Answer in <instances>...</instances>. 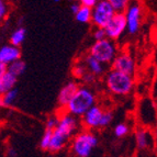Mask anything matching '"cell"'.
I'll list each match as a JSON object with an SVG mask.
<instances>
[{
	"label": "cell",
	"mask_w": 157,
	"mask_h": 157,
	"mask_svg": "<svg viewBox=\"0 0 157 157\" xmlns=\"http://www.w3.org/2000/svg\"><path fill=\"white\" fill-rule=\"evenodd\" d=\"M78 128V121L71 114H64L58 118L56 128L53 130L48 152L57 153L65 147L71 136L75 134Z\"/></svg>",
	"instance_id": "obj_1"
},
{
	"label": "cell",
	"mask_w": 157,
	"mask_h": 157,
	"mask_svg": "<svg viewBox=\"0 0 157 157\" xmlns=\"http://www.w3.org/2000/svg\"><path fill=\"white\" fill-rule=\"evenodd\" d=\"M96 103V96L94 91L87 87H79L76 94L66 105L68 114L73 117H82Z\"/></svg>",
	"instance_id": "obj_2"
},
{
	"label": "cell",
	"mask_w": 157,
	"mask_h": 157,
	"mask_svg": "<svg viewBox=\"0 0 157 157\" xmlns=\"http://www.w3.org/2000/svg\"><path fill=\"white\" fill-rule=\"evenodd\" d=\"M105 86L109 91L117 96H126L134 87V79L130 75L111 69L105 76Z\"/></svg>",
	"instance_id": "obj_3"
},
{
	"label": "cell",
	"mask_w": 157,
	"mask_h": 157,
	"mask_svg": "<svg viewBox=\"0 0 157 157\" xmlns=\"http://www.w3.org/2000/svg\"><path fill=\"white\" fill-rule=\"evenodd\" d=\"M118 53L119 51L115 43L109 39H105L102 41L94 42L91 45L89 55L94 59H97L102 65H108V64H112Z\"/></svg>",
	"instance_id": "obj_4"
},
{
	"label": "cell",
	"mask_w": 157,
	"mask_h": 157,
	"mask_svg": "<svg viewBox=\"0 0 157 157\" xmlns=\"http://www.w3.org/2000/svg\"><path fill=\"white\" fill-rule=\"evenodd\" d=\"M98 137L90 131H84L77 134L71 143V149L77 157H89L98 146Z\"/></svg>",
	"instance_id": "obj_5"
},
{
	"label": "cell",
	"mask_w": 157,
	"mask_h": 157,
	"mask_svg": "<svg viewBox=\"0 0 157 157\" xmlns=\"http://www.w3.org/2000/svg\"><path fill=\"white\" fill-rule=\"evenodd\" d=\"M114 16L109 0H100L91 10V23L96 28L105 29V26Z\"/></svg>",
	"instance_id": "obj_6"
},
{
	"label": "cell",
	"mask_w": 157,
	"mask_h": 157,
	"mask_svg": "<svg viewBox=\"0 0 157 157\" xmlns=\"http://www.w3.org/2000/svg\"><path fill=\"white\" fill-rule=\"evenodd\" d=\"M105 37L111 41L118 40L126 30V21L124 13H114V16L105 26Z\"/></svg>",
	"instance_id": "obj_7"
},
{
	"label": "cell",
	"mask_w": 157,
	"mask_h": 157,
	"mask_svg": "<svg viewBox=\"0 0 157 157\" xmlns=\"http://www.w3.org/2000/svg\"><path fill=\"white\" fill-rule=\"evenodd\" d=\"M111 65H112V71L130 75V76H132L135 71V60L133 56L128 52L118 53V55L115 56Z\"/></svg>",
	"instance_id": "obj_8"
},
{
	"label": "cell",
	"mask_w": 157,
	"mask_h": 157,
	"mask_svg": "<svg viewBox=\"0 0 157 157\" xmlns=\"http://www.w3.org/2000/svg\"><path fill=\"white\" fill-rule=\"evenodd\" d=\"M126 21V31L130 34H136L141 28L142 22V9L139 5L133 3L128 5V9L124 12Z\"/></svg>",
	"instance_id": "obj_9"
},
{
	"label": "cell",
	"mask_w": 157,
	"mask_h": 157,
	"mask_svg": "<svg viewBox=\"0 0 157 157\" xmlns=\"http://www.w3.org/2000/svg\"><path fill=\"white\" fill-rule=\"evenodd\" d=\"M102 113H103V109L99 105H94L82 115V124L87 128H98Z\"/></svg>",
	"instance_id": "obj_10"
},
{
	"label": "cell",
	"mask_w": 157,
	"mask_h": 157,
	"mask_svg": "<svg viewBox=\"0 0 157 157\" xmlns=\"http://www.w3.org/2000/svg\"><path fill=\"white\" fill-rule=\"evenodd\" d=\"M18 59H21L20 47H16L10 44L0 47V63L1 64L8 66Z\"/></svg>",
	"instance_id": "obj_11"
},
{
	"label": "cell",
	"mask_w": 157,
	"mask_h": 157,
	"mask_svg": "<svg viewBox=\"0 0 157 157\" xmlns=\"http://www.w3.org/2000/svg\"><path fill=\"white\" fill-rule=\"evenodd\" d=\"M79 86L77 82L75 81H69L65 86L62 87V89L59 90L57 96V102L60 107L65 108L68 105V102L71 101V98L74 97V94H76V91L78 90Z\"/></svg>",
	"instance_id": "obj_12"
},
{
	"label": "cell",
	"mask_w": 157,
	"mask_h": 157,
	"mask_svg": "<svg viewBox=\"0 0 157 157\" xmlns=\"http://www.w3.org/2000/svg\"><path fill=\"white\" fill-rule=\"evenodd\" d=\"M18 82V78L11 75L10 73H7L0 78V96H3L8 91L16 88V85Z\"/></svg>",
	"instance_id": "obj_13"
},
{
	"label": "cell",
	"mask_w": 157,
	"mask_h": 157,
	"mask_svg": "<svg viewBox=\"0 0 157 157\" xmlns=\"http://www.w3.org/2000/svg\"><path fill=\"white\" fill-rule=\"evenodd\" d=\"M85 67H86L87 71L94 75V77L102 75L105 71V65H102L101 63H99L97 59H94L90 55L87 56L86 59H85Z\"/></svg>",
	"instance_id": "obj_14"
},
{
	"label": "cell",
	"mask_w": 157,
	"mask_h": 157,
	"mask_svg": "<svg viewBox=\"0 0 157 157\" xmlns=\"http://www.w3.org/2000/svg\"><path fill=\"white\" fill-rule=\"evenodd\" d=\"M135 141L137 147L141 149H145L149 146L151 143V136L149 133L144 128H137L135 132Z\"/></svg>",
	"instance_id": "obj_15"
},
{
	"label": "cell",
	"mask_w": 157,
	"mask_h": 157,
	"mask_svg": "<svg viewBox=\"0 0 157 157\" xmlns=\"http://www.w3.org/2000/svg\"><path fill=\"white\" fill-rule=\"evenodd\" d=\"M26 71V64L24 63L22 59H18L16 62L11 63L10 65L7 66V71L10 73L11 75H13L14 77H20L21 75H23Z\"/></svg>",
	"instance_id": "obj_16"
},
{
	"label": "cell",
	"mask_w": 157,
	"mask_h": 157,
	"mask_svg": "<svg viewBox=\"0 0 157 157\" xmlns=\"http://www.w3.org/2000/svg\"><path fill=\"white\" fill-rule=\"evenodd\" d=\"M26 37V30L24 28H18L17 30L11 33L10 35V45H13L16 47H20Z\"/></svg>",
	"instance_id": "obj_17"
},
{
	"label": "cell",
	"mask_w": 157,
	"mask_h": 157,
	"mask_svg": "<svg viewBox=\"0 0 157 157\" xmlns=\"http://www.w3.org/2000/svg\"><path fill=\"white\" fill-rule=\"evenodd\" d=\"M91 10L92 9L80 6L79 10L75 13L76 21L79 22V23H89V22H91Z\"/></svg>",
	"instance_id": "obj_18"
},
{
	"label": "cell",
	"mask_w": 157,
	"mask_h": 157,
	"mask_svg": "<svg viewBox=\"0 0 157 157\" xmlns=\"http://www.w3.org/2000/svg\"><path fill=\"white\" fill-rule=\"evenodd\" d=\"M18 97H19V90L17 88H13L12 90H10V91H8L7 94H3V96H1V98H2V105L5 107H10V105H12L17 101Z\"/></svg>",
	"instance_id": "obj_19"
},
{
	"label": "cell",
	"mask_w": 157,
	"mask_h": 157,
	"mask_svg": "<svg viewBox=\"0 0 157 157\" xmlns=\"http://www.w3.org/2000/svg\"><path fill=\"white\" fill-rule=\"evenodd\" d=\"M109 2L114 13H124L128 7V1L126 0H109Z\"/></svg>",
	"instance_id": "obj_20"
},
{
	"label": "cell",
	"mask_w": 157,
	"mask_h": 157,
	"mask_svg": "<svg viewBox=\"0 0 157 157\" xmlns=\"http://www.w3.org/2000/svg\"><path fill=\"white\" fill-rule=\"evenodd\" d=\"M52 133H53V130H47V128H45L44 133H43L42 137H41V141H40V147H41V149H43V151H48L51 139H52Z\"/></svg>",
	"instance_id": "obj_21"
},
{
	"label": "cell",
	"mask_w": 157,
	"mask_h": 157,
	"mask_svg": "<svg viewBox=\"0 0 157 157\" xmlns=\"http://www.w3.org/2000/svg\"><path fill=\"white\" fill-rule=\"evenodd\" d=\"M113 121V113L109 110H103L102 113L101 120H100L99 128H105L107 126H109L111 124V122Z\"/></svg>",
	"instance_id": "obj_22"
},
{
	"label": "cell",
	"mask_w": 157,
	"mask_h": 157,
	"mask_svg": "<svg viewBox=\"0 0 157 157\" xmlns=\"http://www.w3.org/2000/svg\"><path fill=\"white\" fill-rule=\"evenodd\" d=\"M130 131V128H128V124L125 123H119L115 125L114 128V135L117 137H123Z\"/></svg>",
	"instance_id": "obj_23"
},
{
	"label": "cell",
	"mask_w": 157,
	"mask_h": 157,
	"mask_svg": "<svg viewBox=\"0 0 157 157\" xmlns=\"http://www.w3.org/2000/svg\"><path fill=\"white\" fill-rule=\"evenodd\" d=\"M86 74H87V69L85 67V65H82V64H77L73 68V75L76 78H82Z\"/></svg>",
	"instance_id": "obj_24"
},
{
	"label": "cell",
	"mask_w": 157,
	"mask_h": 157,
	"mask_svg": "<svg viewBox=\"0 0 157 157\" xmlns=\"http://www.w3.org/2000/svg\"><path fill=\"white\" fill-rule=\"evenodd\" d=\"M92 36H94V41H96V42L107 39V37H105V30L100 29V28H96V29L94 30V32H92Z\"/></svg>",
	"instance_id": "obj_25"
},
{
	"label": "cell",
	"mask_w": 157,
	"mask_h": 157,
	"mask_svg": "<svg viewBox=\"0 0 157 157\" xmlns=\"http://www.w3.org/2000/svg\"><path fill=\"white\" fill-rule=\"evenodd\" d=\"M57 122H58V118L55 117V115H53V117H50V118L46 120V123H45V128L47 130H54L57 125Z\"/></svg>",
	"instance_id": "obj_26"
},
{
	"label": "cell",
	"mask_w": 157,
	"mask_h": 157,
	"mask_svg": "<svg viewBox=\"0 0 157 157\" xmlns=\"http://www.w3.org/2000/svg\"><path fill=\"white\" fill-rule=\"evenodd\" d=\"M8 11H9L8 5H7L5 1L0 0V21H2L3 19L7 17V14H8Z\"/></svg>",
	"instance_id": "obj_27"
},
{
	"label": "cell",
	"mask_w": 157,
	"mask_h": 157,
	"mask_svg": "<svg viewBox=\"0 0 157 157\" xmlns=\"http://www.w3.org/2000/svg\"><path fill=\"white\" fill-rule=\"evenodd\" d=\"M97 0H81L79 1V5L81 7H86V8H89V9H92L94 6L97 5Z\"/></svg>",
	"instance_id": "obj_28"
},
{
	"label": "cell",
	"mask_w": 157,
	"mask_h": 157,
	"mask_svg": "<svg viewBox=\"0 0 157 157\" xmlns=\"http://www.w3.org/2000/svg\"><path fill=\"white\" fill-rule=\"evenodd\" d=\"M82 79H84L86 82H91V81H94V75H91V74H89L88 71H87V74L85 75L84 77H82Z\"/></svg>",
	"instance_id": "obj_29"
},
{
	"label": "cell",
	"mask_w": 157,
	"mask_h": 157,
	"mask_svg": "<svg viewBox=\"0 0 157 157\" xmlns=\"http://www.w3.org/2000/svg\"><path fill=\"white\" fill-rule=\"evenodd\" d=\"M18 155V152H17V149L14 147H9L8 148V156L9 157H17Z\"/></svg>",
	"instance_id": "obj_30"
},
{
	"label": "cell",
	"mask_w": 157,
	"mask_h": 157,
	"mask_svg": "<svg viewBox=\"0 0 157 157\" xmlns=\"http://www.w3.org/2000/svg\"><path fill=\"white\" fill-rule=\"evenodd\" d=\"M79 8H80V5H79V2H75V3H73V5L71 6V11L74 13V14H75V13L79 10Z\"/></svg>",
	"instance_id": "obj_31"
},
{
	"label": "cell",
	"mask_w": 157,
	"mask_h": 157,
	"mask_svg": "<svg viewBox=\"0 0 157 157\" xmlns=\"http://www.w3.org/2000/svg\"><path fill=\"white\" fill-rule=\"evenodd\" d=\"M6 73H7V66L0 63V78H1Z\"/></svg>",
	"instance_id": "obj_32"
},
{
	"label": "cell",
	"mask_w": 157,
	"mask_h": 157,
	"mask_svg": "<svg viewBox=\"0 0 157 157\" xmlns=\"http://www.w3.org/2000/svg\"><path fill=\"white\" fill-rule=\"evenodd\" d=\"M2 98H1V96H0V107H2Z\"/></svg>",
	"instance_id": "obj_33"
}]
</instances>
